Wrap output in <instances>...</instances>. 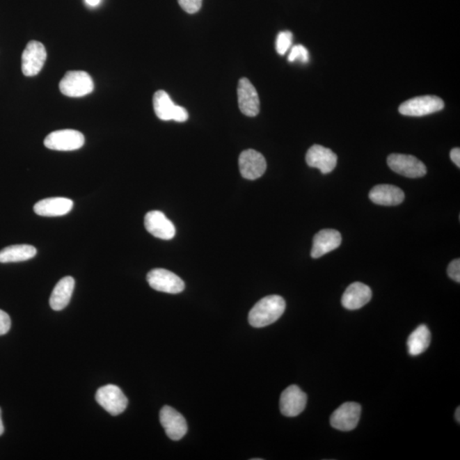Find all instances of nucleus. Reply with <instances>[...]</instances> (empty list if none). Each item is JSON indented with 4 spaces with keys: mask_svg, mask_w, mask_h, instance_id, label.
<instances>
[{
    "mask_svg": "<svg viewBox=\"0 0 460 460\" xmlns=\"http://www.w3.org/2000/svg\"><path fill=\"white\" fill-rule=\"evenodd\" d=\"M286 310L283 296L271 295L262 299L251 310L248 322L253 328H264L276 322Z\"/></svg>",
    "mask_w": 460,
    "mask_h": 460,
    "instance_id": "1",
    "label": "nucleus"
},
{
    "mask_svg": "<svg viewBox=\"0 0 460 460\" xmlns=\"http://www.w3.org/2000/svg\"><path fill=\"white\" fill-rule=\"evenodd\" d=\"M61 93L70 97H82L94 90V82L84 71H68L60 81Z\"/></svg>",
    "mask_w": 460,
    "mask_h": 460,
    "instance_id": "2",
    "label": "nucleus"
},
{
    "mask_svg": "<svg viewBox=\"0 0 460 460\" xmlns=\"http://www.w3.org/2000/svg\"><path fill=\"white\" fill-rule=\"evenodd\" d=\"M154 109L159 120H174L185 122L189 119V113L184 107L174 104L172 98L165 90H158L154 95Z\"/></svg>",
    "mask_w": 460,
    "mask_h": 460,
    "instance_id": "3",
    "label": "nucleus"
},
{
    "mask_svg": "<svg viewBox=\"0 0 460 460\" xmlns=\"http://www.w3.org/2000/svg\"><path fill=\"white\" fill-rule=\"evenodd\" d=\"M444 109V102L438 97H418L403 102L399 107V112L402 116L421 117L431 115Z\"/></svg>",
    "mask_w": 460,
    "mask_h": 460,
    "instance_id": "4",
    "label": "nucleus"
},
{
    "mask_svg": "<svg viewBox=\"0 0 460 460\" xmlns=\"http://www.w3.org/2000/svg\"><path fill=\"white\" fill-rule=\"evenodd\" d=\"M99 405L113 416L120 415L127 408L128 400L120 387L108 385L99 388L96 393Z\"/></svg>",
    "mask_w": 460,
    "mask_h": 460,
    "instance_id": "5",
    "label": "nucleus"
},
{
    "mask_svg": "<svg viewBox=\"0 0 460 460\" xmlns=\"http://www.w3.org/2000/svg\"><path fill=\"white\" fill-rule=\"evenodd\" d=\"M387 164L393 172L406 177H422L427 173V168L424 163L413 155L390 154L387 159Z\"/></svg>",
    "mask_w": 460,
    "mask_h": 460,
    "instance_id": "6",
    "label": "nucleus"
},
{
    "mask_svg": "<svg viewBox=\"0 0 460 460\" xmlns=\"http://www.w3.org/2000/svg\"><path fill=\"white\" fill-rule=\"evenodd\" d=\"M150 286L158 292L177 294L184 290L185 284L180 276L164 269H154L148 273Z\"/></svg>",
    "mask_w": 460,
    "mask_h": 460,
    "instance_id": "7",
    "label": "nucleus"
},
{
    "mask_svg": "<svg viewBox=\"0 0 460 460\" xmlns=\"http://www.w3.org/2000/svg\"><path fill=\"white\" fill-rule=\"evenodd\" d=\"M44 144L51 150L74 151L83 147L85 144V136L81 132L70 129L56 131L49 133L45 138Z\"/></svg>",
    "mask_w": 460,
    "mask_h": 460,
    "instance_id": "8",
    "label": "nucleus"
},
{
    "mask_svg": "<svg viewBox=\"0 0 460 460\" xmlns=\"http://www.w3.org/2000/svg\"><path fill=\"white\" fill-rule=\"evenodd\" d=\"M47 53L39 41H30L22 52V70L26 77H33L40 73L47 61Z\"/></svg>",
    "mask_w": 460,
    "mask_h": 460,
    "instance_id": "9",
    "label": "nucleus"
},
{
    "mask_svg": "<svg viewBox=\"0 0 460 460\" xmlns=\"http://www.w3.org/2000/svg\"><path fill=\"white\" fill-rule=\"evenodd\" d=\"M362 406L356 402H345L331 416L330 423L334 429L341 431H351L359 423Z\"/></svg>",
    "mask_w": 460,
    "mask_h": 460,
    "instance_id": "10",
    "label": "nucleus"
},
{
    "mask_svg": "<svg viewBox=\"0 0 460 460\" xmlns=\"http://www.w3.org/2000/svg\"><path fill=\"white\" fill-rule=\"evenodd\" d=\"M239 172L247 180H256L261 177L267 168L264 155L253 150L243 151L239 157Z\"/></svg>",
    "mask_w": 460,
    "mask_h": 460,
    "instance_id": "11",
    "label": "nucleus"
},
{
    "mask_svg": "<svg viewBox=\"0 0 460 460\" xmlns=\"http://www.w3.org/2000/svg\"><path fill=\"white\" fill-rule=\"evenodd\" d=\"M159 421L167 436L173 441L181 440L188 431L187 422L184 417L172 406H163L159 412Z\"/></svg>",
    "mask_w": 460,
    "mask_h": 460,
    "instance_id": "12",
    "label": "nucleus"
},
{
    "mask_svg": "<svg viewBox=\"0 0 460 460\" xmlns=\"http://www.w3.org/2000/svg\"><path fill=\"white\" fill-rule=\"evenodd\" d=\"M238 104L243 115L255 117L260 111V97L248 79L242 78L238 84Z\"/></svg>",
    "mask_w": 460,
    "mask_h": 460,
    "instance_id": "13",
    "label": "nucleus"
},
{
    "mask_svg": "<svg viewBox=\"0 0 460 460\" xmlns=\"http://www.w3.org/2000/svg\"><path fill=\"white\" fill-rule=\"evenodd\" d=\"M306 404L307 395L299 386H289L280 395V409L284 416L299 415L306 409Z\"/></svg>",
    "mask_w": 460,
    "mask_h": 460,
    "instance_id": "14",
    "label": "nucleus"
},
{
    "mask_svg": "<svg viewBox=\"0 0 460 460\" xmlns=\"http://www.w3.org/2000/svg\"><path fill=\"white\" fill-rule=\"evenodd\" d=\"M144 226L148 233L154 237L169 241L176 235V228L166 216L159 211L148 212L144 219Z\"/></svg>",
    "mask_w": 460,
    "mask_h": 460,
    "instance_id": "15",
    "label": "nucleus"
},
{
    "mask_svg": "<svg viewBox=\"0 0 460 460\" xmlns=\"http://www.w3.org/2000/svg\"><path fill=\"white\" fill-rule=\"evenodd\" d=\"M308 166L320 170L322 174L332 173L337 166L338 157L330 148L315 144L306 154Z\"/></svg>",
    "mask_w": 460,
    "mask_h": 460,
    "instance_id": "16",
    "label": "nucleus"
},
{
    "mask_svg": "<svg viewBox=\"0 0 460 460\" xmlns=\"http://www.w3.org/2000/svg\"><path fill=\"white\" fill-rule=\"evenodd\" d=\"M342 237L340 232L336 230H322L315 235L313 239L311 257L319 258L332 252L340 246Z\"/></svg>",
    "mask_w": 460,
    "mask_h": 460,
    "instance_id": "17",
    "label": "nucleus"
},
{
    "mask_svg": "<svg viewBox=\"0 0 460 460\" xmlns=\"http://www.w3.org/2000/svg\"><path fill=\"white\" fill-rule=\"evenodd\" d=\"M372 292L371 288L362 283H355L346 288L342 304L349 310H359L370 302Z\"/></svg>",
    "mask_w": 460,
    "mask_h": 460,
    "instance_id": "18",
    "label": "nucleus"
},
{
    "mask_svg": "<svg viewBox=\"0 0 460 460\" xmlns=\"http://www.w3.org/2000/svg\"><path fill=\"white\" fill-rule=\"evenodd\" d=\"M73 200L63 197L48 198L34 205L33 210L42 216H61L70 212L73 209Z\"/></svg>",
    "mask_w": 460,
    "mask_h": 460,
    "instance_id": "19",
    "label": "nucleus"
},
{
    "mask_svg": "<svg viewBox=\"0 0 460 460\" xmlns=\"http://www.w3.org/2000/svg\"><path fill=\"white\" fill-rule=\"evenodd\" d=\"M370 198L372 203L380 206H397L403 203L405 195L397 186L379 184L372 189Z\"/></svg>",
    "mask_w": 460,
    "mask_h": 460,
    "instance_id": "20",
    "label": "nucleus"
},
{
    "mask_svg": "<svg viewBox=\"0 0 460 460\" xmlns=\"http://www.w3.org/2000/svg\"><path fill=\"white\" fill-rule=\"evenodd\" d=\"M74 286V279L71 276L64 277L58 281L49 298V306L53 310L60 311L65 309L73 295Z\"/></svg>",
    "mask_w": 460,
    "mask_h": 460,
    "instance_id": "21",
    "label": "nucleus"
},
{
    "mask_svg": "<svg viewBox=\"0 0 460 460\" xmlns=\"http://www.w3.org/2000/svg\"><path fill=\"white\" fill-rule=\"evenodd\" d=\"M37 250L30 245H14L0 251V263H16L31 260L35 257Z\"/></svg>",
    "mask_w": 460,
    "mask_h": 460,
    "instance_id": "22",
    "label": "nucleus"
},
{
    "mask_svg": "<svg viewBox=\"0 0 460 460\" xmlns=\"http://www.w3.org/2000/svg\"><path fill=\"white\" fill-rule=\"evenodd\" d=\"M431 332L427 326L421 325L410 334L408 348L410 355L415 356L424 353L431 344Z\"/></svg>",
    "mask_w": 460,
    "mask_h": 460,
    "instance_id": "23",
    "label": "nucleus"
},
{
    "mask_svg": "<svg viewBox=\"0 0 460 460\" xmlns=\"http://www.w3.org/2000/svg\"><path fill=\"white\" fill-rule=\"evenodd\" d=\"M292 44V33L290 31L280 32L276 38V51L280 56H284L291 48Z\"/></svg>",
    "mask_w": 460,
    "mask_h": 460,
    "instance_id": "24",
    "label": "nucleus"
},
{
    "mask_svg": "<svg viewBox=\"0 0 460 460\" xmlns=\"http://www.w3.org/2000/svg\"><path fill=\"white\" fill-rule=\"evenodd\" d=\"M310 56L308 49L302 45H294L292 47L290 54L288 56V61L290 63L298 62L307 63L309 62Z\"/></svg>",
    "mask_w": 460,
    "mask_h": 460,
    "instance_id": "25",
    "label": "nucleus"
},
{
    "mask_svg": "<svg viewBox=\"0 0 460 460\" xmlns=\"http://www.w3.org/2000/svg\"><path fill=\"white\" fill-rule=\"evenodd\" d=\"M181 8L189 14L198 13L203 6V0H177Z\"/></svg>",
    "mask_w": 460,
    "mask_h": 460,
    "instance_id": "26",
    "label": "nucleus"
},
{
    "mask_svg": "<svg viewBox=\"0 0 460 460\" xmlns=\"http://www.w3.org/2000/svg\"><path fill=\"white\" fill-rule=\"evenodd\" d=\"M447 275L456 283H460V260H454L451 262L447 267Z\"/></svg>",
    "mask_w": 460,
    "mask_h": 460,
    "instance_id": "27",
    "label": "nucleus"
},
{
    "mask_svg": "<svg viewBox=\"0 0 460 460\" xmlns=\"http://www.w3.org/2000/svg\"><path fill=\"white\" fill-rule=\"evenodd\" d=\"M11 321L9 315L0 310V336L5 335L9 332Z\"/></svg>",
    "mask_w": 460,
    "mask_h": 460,
    "instance_id": "28",
    "label": "nucleus"
},
{
    "mask_svg": "<svg viewBox=\"0 0 460 460\" xmlns=\"http://www.w3.org/2000/svg\"><path fill=\"white\" fill-rule=\"evenodd\" d=\"M450 157L452 162L459 168L460 167V150L459 148H452L450 152Z\"/></svg>",
    "mask_w": 460,
    "mask_h": 460,
    "instance_id": "29",
    "label": "nucleus"
},
{
    "mask_svg": "<svg viewBox=\"0 0 460 460\" xmlns=\"http://www.w3.org/2000/svg\"><path fill=\"white\" fill-rule=\"evenodd\" d=\"M86 2L87 5L91 7H95V6H97L99 3H100L101 0H86Z\"/></svg>",
    "mask_w": 460,
    "mask_h": 460,
    "instance_id": "30",
    "label": "nucleus"
},
{
    "mask_svg": "<svg viewBox=\"0 0 460 460\" xmlns=\"http://www.w3.org/2000/svg\"><path fill=\"white\" fill-rule=\"evenodd\" d=\"M3 431H5V428H3V420H2V411H1V409H0V436H2L3 434Z\"/></svg>",
    "mask_w": 460,
    "mask_h": 460,
    "instance_id": "31",
    "label": "nucleus"
},
{
    "mask_svg": "<svg viewBox=\"0 0 460 460\" xmlns=\"http://www.w3.org/2000/svg\"><path fill=\"white\" fill-rule=\"evenodd\" d=\"M455 419H456V420H457V421L459 422H459H460V409H459V408H458L457 409H456V412H455Z\"/></svg>",
    "mask_w": 460,
    "mask_h": 460,
    "instance_id": "32",
    "label": "nucleus"
}]
</instances>
